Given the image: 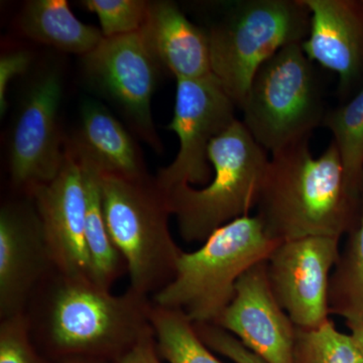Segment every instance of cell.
Returning a JSON list of instances; mask_svg holds the SVG:
<instances>
[{
	"mask_svg": "<svg viewBox=\"0 0 363 363\" xmlns=\"http://www.w3.org/2000/svg\"><path fill=\"white\" fill-rule=\"evenodd\" d=\"M152 301L128 288L113 295L93 281L55 271L33 295L26 315L35 344L60 360H116L147 334Z\"/></svg>",
	"mask_w": 363,
	"mask_h": 363,
	"instance_id": "obj_1",
	"label": "cell"
},
{
	"mask_svg": "<svg viewBox=\"0 0 363 363\" xmlns=\"http://www.w3.org/2000/svg\"><path fill=\"white\" fill-rule=\"evenodd\" d=\"M362 203L348 187L335 143L314 157L305 140L272 154L255 207L267 235L285 242L352 233Z\"/></svg>",
	"mask_w": 363,
	"mask_h": 363,
	"instance_id": "obj_2",
	"label": "cell"
},
{
	"mask_svg": "<svg viewBox=\"0 0 363 363\" xmlns=\"http://www.w3.org/2000/svg\"><path fill=\"white\" fill-rule=\"evenodd\" d=\"M279 243L267 235L257 216L229 222L199 250L182 252L175 278L152 296V303L183 312L193 323L214 325L233 301L240 277L269 259Z\"/></svg>",
	"mask_w": 363,
	"mask_h": 363,
	"instance_id": "obj_3",
	"label": "cell"
},
{
	"mask_svg": "<svg viewBox=\"0 0 363 363\" xmlns=\"http://www.w3.org/2000/svg\"><path fill=\"white\" fill-rule=\"evenodd\" d=\"M267 152L238 119L212 140L208 157L214 174L206 187L182 185L164 193L184 241L203 243L217 229L250 215L269 164Z\"/></svg>",
	"mask_w": 363,
	"mask_h": 363,
	"instance_id": "obj_4",
	"label": "cell"
},
{
	"mask_svg": "<svg viewBox=\"0 0 363 363\" xmlns=\"http://www.w3.org/2000/svg\"><path fill=\"white\" fill-rule=\"evenodd\" d=\"M102 207L112 241L123 255L135 292L154 296L169 285L183 250L169 226L166 195L156 179L100 175Z\"/></svg>",
	"mask_w": 363,
	"mask_h": 363,
	"instance_id": "obj_5",
	"label": "cell"
},
{
	"mask_svg": "<svg viewBox=\"0 0 363 363\" xmlns=\"http://www.w3.org/2000/svg\"><path fill=\"white\" fill-rule=\"evenodd\" d=\"M310 11L303 0H243L231 4L208 28L212 74L238 108L260 67L283 48L309 35Z\"/></svg>",
	"mask_w": 363,
	"mask_h": 363,
	"instance_id": "obj_6",
	"label": "cell"
},
{
	"mask_svg": "<svg viewBox=\"0 0 363 363\" xmlns=\"http://www.w3.org/2000/svg\"><path fill=\"white\" fill-rule=\"evenodd\" d=\"M301 44L286 45L262 64L240 107L241 121L272 155L309 140L324 121L312 61Z\"/></svg>",
	"mask_w": 363,
	"mask_h": 363,
	"instance_id": "obj_7",
	"label": "cell"
},
{
	"mask_svg": "<svg viewBox=\"0 0 363 363\" xmlns=\"http://www.w3.org/2000/svg\"><path fill=\"white\" fill-rule=\"evenodd\" d=\"M236 108L214 75L177 80L174 116L167 128L178 135L180 147L173 162L157 174L156 183L162 192L210 183V143L238 121Z\"/></svg>",
	"mask_w": 363,
	"mask_h": 363,
	"instance_id": "obj_8",
	"label": "cell"
},
{
	"mask_svg": "<svg viewBox=\"0 0 363 363\" xmlns=\"http://www.w3.org/2000/svg\"><path fill=\"white\" fill-rule=\"evenodd\" d=\"M83 61L91 85L113 102L145 142L160 152L162 145L152 121V98L162 67L142 30L104 38Z\"/></svg>",
	"mask_w": 363,
	"mask_h": 363,
	"instance_id": "obj_9",
	"label": "cell"
},
{
	"mask_svg": "<svg viewBox=\"0 0 363 363\" xmlns=\"http://www.w3.org/2000/svg\"><path fill=\"white\" fill-rule=\"evenodd\" d=\"M63 95L61 76L47 71L26 95L9 143L11 184L21 194L54 180L66 159L59 111Z\"/></svg>",
	"mask_w": 363,
	"mask_h": 363,
	"instance_id": "obj_10",
	"label": "cell"
},
{
	"mask_svg": "<svg viewBox=\"0 0 363 363\" xmlns=\"http://www.w3.org/2000/svg\"><path fill=\"white\" fill-rule=\"evenodd\" d=\"M340 238L311 236L281 242L269 255L267 276L274 297L297 328L329 321V281Z\"/></svg>",
	"mask_w": 363,
	"mask_h": 363,
	"instance_id": "obj_11",
	"label": "cell"
},
{
	"mask_svg": "<svg viewBox=\"0 0 363 363\" xmlns=\"http://www.w3.org/2000/svg\"><path fill=\"white\" fill-rule=\"evenodd\" d=\"M26 195L39 215L56 272L94 281L86 242L85 186L80 162L66 149L65 162L58 176Z\"/></svg>",
	"mask_w": 363,
	"mask_h": 363,
	"instance_id": "obj_12",
	"label": "cell"
},
{
	"mask_svg": "<svg viewBox=\"0 0 363 363\" xmlns=\"http://www.w3.org/2000/svg\"><path fill=\"white\" fill-rule=\"evenodd\" d=\"M55 271L30 196L4 203L0 209V319L26 313Z\"/></svg>",
	"mask_w": 363,
	"mask_h": 363,
	"instance_id": "obj_13",
	"label": "cell"
},
{
	"mask_svg": "<svg viewBox=\"0 0 363 363\" xmlns=\"http://www.w3.org/2000/svg\"><path fill=\"white\" fill-rule=\"evenodd\" d=\"M214 325L266 363H295L297 327L274 297L267 260L240 277L233 301Z\"/></svg>",
	"mask_w": 363,
	"mask_h": 363,
	"instance_id": "obj_14",
	"label": "cell"
},
{
	"mask_svg": "<svg viewBox=\"0 0 363 363\" xmlns=\"http://www.w3.org/2000/svg\"><path fill=\"white\" fill-rule=\"evenodd\" d=\"M310 11L309 35L301 44L306 56L337 74L350 89L363 71V2L303 0Z\"/></svg>",
	"mask_w": 363,
	"mask_h": 363,
	"instance_id": "obj_15",
	"label": "cell"
},
{
	"mask_svg": "<svg viewBox=\"0 0 363 363\" xmlns=\"http://www.w3.org/2000/svg\"><path fill=\"white\" fill-rule=\"evenodd\" d=\"M66 149L102 176L130 180L150 177L133 136L104 104L93 100L83 104L80 126Z\"/></svg>",
	"mask_w": 363,
	"mask_h": 363,
	"instance_id": "obj_16",
	"label": "cell"
},
{
	"mask_svg": "<svg viewBox=\"0 0 363 363\" xmlns=\"http://www.w3.org/2000/svg\"><path fill=\"white\" fill-rule=\"evenodd\" d=\"M140 30L160 65L177 80L213 75L207 30L191 23L174 2H150Z\"/></svg>",
	"mask_w": 363,
	"mask_h": 363,
	"instance_id": "obj_17",
	"label": "cell"
},
{
	"mask_svg": "<svg viewBox=\"0 0 363 363\" xmlns=\"http://www.w3.org/2000/svg\"><path fill=\"white\" fill-rule=\"evenodd\" d=\"M18 26L28 39L82 57L104 39L100 28L78 20L65 0L26 2Z\"/></svg>",
	"mask_w": 363,
	"mask_h": 363,
	"instance_id": "obj_18",
	"label": "cell"
},
{
	"mask_svg": "<svg viewBox=\"0 0 363 363\" xmlns=\"http://www.w3.org/2000/svg\"><path fill=\"white\" fill-rule=\"evenodd\" d=\"M79 162L84 176L85 234L92 262L93 279L98 286L111 291L117 279L128 272V266L123 255L112 241L105 222L100 190V173L90 164Z\"/></svg>",
	"mask_w": 363,
	"mask_h": 363,
	"instance_id": "obj_19",
	"label": "cell"
},
{
	"mask_svg": "<svg viewBox=\"0 0 363 363\" xmlns=\"http://www.w3.org/2000/svg\"><path fill=\"white\" fill-rule=\"evenodd\" d=\"M329 311L346 324L363 322V194L362 213L329 281Z\"/></svg>",
	"mask_w": 363,
	"mask_h": 363,
	"instance_id": "obj_20",
	"label": "cell"
},
{
	"mask_svg": "<svg viewBox=\"0 0 363 363\" xmlns=\"http://www.w3.org/2000/svg\"><path fill=\"white\" fill-rule=\"evenodd\" d=\"M150 322L157 352L169 363H222L212 354L183 312L152 303Z\"/></svg>",
	"mask_w": 363,
	"mask_h": 363,
	"instance_id": "obj_21",
	"label": "cell"
},
{
	"mask_svg": "<svg viewBox=\"0 0 363 363\" xmlns=\"http://www.w3.org/2000/svg\"><path fill=\"white\" fill-rule=\"evenodd\" d=\"M323 123L334 136L348 187L362 197L363 87L348 104L329 112Z\"/></svg>",
	"mask_w": 363,
	"mask_h": 363,
	"instance_id": "obj_22",
	"label": "cell"
},
{
	"mask_svg": "<svg viewBox=\"0 0 363 363\" xmlns=\"http://www.w3.org/2000/svg\"><path fill=\"white\" fill-rule=\"evenodd\" d=\"M295 363H363L350 334L335 328L331 320L314 329H296Z\"/></svg>",
	"mask_w": 363,
	"mask_h": 363,
	"instance_id": "obj_23",
	"label": "cell"
},
{
	"mask_svg": "<svg viewBox=\"0 0 363 363\" xmlns=\"http://www.w3.org/2000/svg\"><path fill=\"white\" fill-rule=\"evenodd\" d=\"M150 1L143 0H84L82 6L99 18L104 38L140 32L149 16Z\"/></svg>",
	"mask_w": 363,
	"mask_h": 363,
	"instance_id": "obj_24",
	"label": "cell"
},
{
	"mask_svg": "<svg viewBox=\"0 0 363 363\" xmlns=\"http://www.w3.org/2000/svg\"><path fill=\"white\" fill-rule=\"evenodd\" d=\"M0 363H45L38 352L26 313L0 319Z\"/></svg>",
	"mask_w": 363,
	"mask_h": 363,
	"instance_id": "obj_25",
	"label": "cell"
},
{
	"mask_svg": "<svg viewBox=\"0 0 363 363\" xmlns=\"http://www.w3.org/2000/svg\"><path fill=\"white\" fill-rule=\"evenodd\" d=\"M198 335L210 350L235 363H266L245 347L233 334L213 324L194 323Z\"/></svg>",
	"mask_w": 363,
	"mask_h": 363,
	"instance_id": "obj_26",
	"label": "cell"
},
{
	"mask_svg": "<svg viewBox=\"0 0 363 363\" xmlns=\"http://www.w3.org/2000/svg\"><path fill=\"white\" fill-rule=\"evenodd\" d=\"M32 58L28 51L14 50L4 52L0 59V114L4 116L7 111V90L11 81L25 73Z\"/></svg>",
	"mask_w": 363,
	"mask_h": 363,
	"instance_id": "obj_27",
	"label": "cell"
},
{
	"mask_svg": "<svg viewBox=\"0 0 363 363\" xmlns=\"http://www.w3.org/2000/svg\"><path fill=\"white\" fill-rule=\"evenodd\" d=\"M155 331L147 334L113 363H162L157 357Z\"/></svg>",
	"mask_w": 363,
	"mask_h": 363,
	"instance_id": "obj_28",
	"label": "cell"
},
{
	"mask_svg": "<svg viewBox=\"0 0 363 363\" xmlns=\"http://www.w3.org/2000/svg\"><path fill=\"white\" fill-rule=\"evenodd\" d=\"M347 326L350 330V335L354 339L355 343L357 344L363 357V322L350 323L347 324Z\"/></svg>",
	"mask_w": 363,
	"mask_h": 363,
	"instance_id": "obj_29",
	"label": "cell"
},
{
	"mask_svg": "<svg viewBox=\"0 0 363 363\" xmlns=\"http://www.w3.org/2000/svg\"><path fill=\"white\" fill-rule=\"evenodd\" d=\"M61 363H106V362H104V360L94 359V358L71 357L61 360Z\"/></svg>",
	"mask_w": 363,
	"mask_h": 363,
	"instance_id": "obj_30",
	"label": "cell"
},
{
	"mask_svg": "<svg viewBox=\"0 0 363 363\" xmlns=\"http://www.w3.org/2000/svg\"><path fill=\"white\" fill-rule=\"evenodd\" d=\"M363 2V1H362Z\"/></svg>",
	"mask_w": 363,
	"mask_h": 363,
	"instance_id": "obj_31",
	"label": "cell"
}]
</instances>
